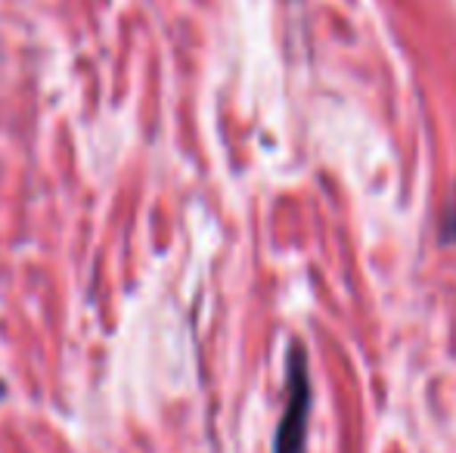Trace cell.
<instances>
[{"mask_svg": "<svg viewBox=\"0 0 456 453\" xmlns=\"http://www.w3.org/2000/svg\"><path fill=\"white\" fill-rule=\"evenodd\" d=\"M441 239L456 242V196L451 199V206H447L444 218H441Z\"/></svg>", "mask_w": 456, "mask_h": 453, "instance_id": "cell-2", "label": "cell"}, {"mask_svg": "<svg viewBox=\"0 0 456 453\" xmlns=\"http://www.w3.org/2000/svg\"><path fill=\"white\" fill-rule=\"evenodd\" d=\"M307 419H311V379H307V357L301 344L289 351V392L286 410L276 425L273 453H305Z\"/></svg>", "mask_w": 456, "mask_h": 453, "instance_id": "cell-1", "label": "cell"}]
</instances>
